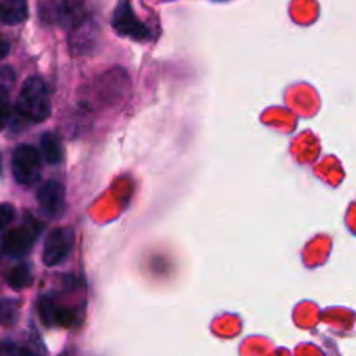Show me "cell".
<instances>
[{"instance_id":"obj_5","label":"cell","mask_w":356,"mask_h":356,"mask_svg":"<svg viewBox=\"0 0 356 356\" xmlns=\"http://www.w3.org/2000/svg\"><path fill=\"white\" fill-rule=\"evenodd\" d=\"M38 229L33 225H24L16 229H10L2 240V250L9 256H23L31 249L37 240Z\"/></svg>"},{"instance_id":"obj_11","label":"cell","mask_w":356,"mask_h":356,"mask_svg":"<svg viewBox=\"0 0 356 356\" xmlns=\"http://www.w3.org/2000/svg\"><path fill=\"white\" fill-rule=\"evenodd\" d=\"M14 207L9 204H0V229L6 228L10 221H14Z\"/></svg>"},{"instance_id":"obj_9","label":"cell","mask_w":356,"mask_h":356,"mask_svg":"<svg viewBox=\"0 0 356 356\" xmlns=\"http://www.w3.org/2000/svg\"><path fill=\"white\" fill-rule=\"evenodd\" d=\"M40 153L44 156V160L51 165H58L63 160V146L61 141L56 134H51V132H45L40 139Z\"/></svg>"},{"instance_id":"obj_7","label":"cell","mask_w":356,"mask_h":356,"mask_svg":"<svg viewBox=\"0 0 356 356\" xmlns=\"http://www.w3.org/2000/svg\"><path fill=\"white\" fill-rule=\"evenodd\" d=\"M28 17V0H0V23L16 26Z\"/></svg>"},{"instance_id":"obj_12","label":"cell","mask_w":356,"mask_h":356,"mask_svg":"<svg viewBox=\"0 0 356 356\" xmlns=\"http://www.w3.org/2000/svg\"><path fill=\"white\" fill-rule=\"evenodd\" d=\"M9 51H10L9 42H6L3 38H0V61H2L7 54H9Z\"/></svg>"},{"instance_id":"obj_3","label":"cell","mask_w":356,"mask_h":356,"mask_svg":"<svg viewBox=\"0 0 356 356\" xmlns=\"http://www.w3.org/2000/svg\"><path fill=\"white\" fill-rule=\"evenodd\" d=\"M13 176L19 184H33L40 176V153L31 145H19L13 153Z\"/></svg>"},{"instance_id":"obj_4","label":"cell","mask_w":356,"mask_h":356,"mask_svg":"<svg viewBox=\"0 0 356 356\" xmlns=\"http://www.w3.org/2000/svg\"><path fill=\"white\" fill-rule=\"evenodd\" d=\"M111 24H113V30L118 35L129 37L132 40H148L152 37L149 28L138 19L129 0H118Z\"/></svg>"},{"instance_id":"obj_13","label":"cell","mask_w":356,"mask_h":356,"mask_svg":"<svg viewBox=\"0 0 356 356\" xmlns=\"http://www.w3.org/2000/svg\"><path fill=\"white\" fill-rule=\"evenodd\" d=\"M0 170H2V156H0Z\"/></svg>"},{"instance_id":"obj_1","label":"cell","mask_w":356,"mask_h":356,"mask_svg":"<svg viewBox=\"0 0 356 356\" xmlns=\"http://www.w3.org/2000/svg\"><path fill=\"white\" fill-rule=\"evenodd\" d=\"M17 113L30 122H44L51 115V96L47 86L38 76H30L23 83L17 97Z\"/></svg>"},{"instance_id":"obj_6","label":"cell","mask_w":356,"mask_h":356,"mask_svg":"<svg viewBox=\"0 0 356 356\" xmlns=\"http://www.w3.org/2000/svg\"><path fill=\"white\" fill-rule=\"evenodd\" d=\"M37 200L45 216H49V218H58L65 211V188L58 181H47L38 190Z\"/></svg>"},{"instance_id":"obj_8","label":"cell","mask_w":356,"mask_h":356,"mask_svg":"<svg viewBox=\"0 0 356 356\" xmlns=\"http://www.w3.org/2000/svg\"><path fill=\"white\" fill-rule=\"evenodd\" d=\"M14 82V73L10 68H0V131L9 120V89Z\"/></svg>"},{"instance_id":"obj_2","label":"cell","mask_w":356,"mask_h":356,"mask_svg":"<svg viewBox=\"0 0 356 356\" xmlns=\"http://www.w3.org/2000/svg\"><path fill=\"white\" fill-rule=\"evenodd\" d=\"M73 245H75V232H73V228L61 226V228L52 229L47 238H45L42 261H44L45 266H58L63 261L68 259Z\"/></svg>"},{"instance_id":"obj_10","label":"cell","mask_w":356,"mask_h":356,"mask_svg":"<svg viewBox=\"0 0 356 356\" xmlns=\"http://www.w3.org/2000/svg\"><path fill=\"white\" fill-rule=\"evenodd\" d=\"M31 282H33V277H31V271L26 264H19V266L13 268L7 275V284L16 289V291L26 289L28 285H31Z\"/></svg>"}]
</instances>
